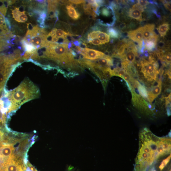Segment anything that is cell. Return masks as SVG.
<instances>
[{"mask_svg": "<svg viewBox=\"0 0 171 171\" xmlns=\"http://www.w3.org/2000/svg\"><path fill=\"white\" fill-rule=\"evenodd\" d=\"M139 149L133 171H147L160 158L171 153L170 134L158 137L147 128L139 134Z\"/></svg>", "mask_w": 171, "mask_h": 171, "instance_id": "6da1fadb", "label": "cell"}, {"mask_svg": "<svg viewBox=\"0 0 171 171\" xmlns=\"http://www.w3.org/2000/svg\"><path fill=\"white\" fill-rule=\"evenodd\" d=\"M35 57L36 60L40 57L48 58L68 70H73L74 72V70H78L80 67L78 60H75L70 52L68 44L48 42L45 47L37 50Z\"/></svg>", "mask_w": 171, "mask_h": 171, "instance_id": "7a4b0ae2", "label": "cell"}, {"mask_svg": "<svg viewBox=\"0 0 171 171\" xmlns=\"http://www.w3.org/2000/svg\"><path fill=\"white\" fill-rule=\"evenodd\" d=\"M39 95L38 88L31 81L27 79L23 81L10 94V111L17 109L23 104L37 98Z\"/></svg>", "mask_w": 171, "mask_h": 171, "instance_id": "3957f363", "label": "cell"}, {"mask_svg": "<svg viewBox=\"0 0 171 171\" xmlns=\"http://www.w3.org/2000/svg\"><path fill=\"white\" fill-rule=\"evenodd\" d=\"M27 28L28 30L23 39L37 50L45 46L48 43L47 37L48 34L44 29L38 26H32L29 23L28 24Z\"/></svg>", "mask_w": 171, "mask_h": 171, "instance_id": "277c9868", "label": "cell"}, {"mask_svg": "<svg viewBox=\"0 0 171 171\" xmlns=\"http://www.w3.org/2000/svg\"><path fill=\"white\" fill-rule=\"evenodd\" d=\"M95 13L96 17H98L97 20L99 24L109 27L114 26L116 18L112 8L103 5H99Z\"/></svg>", "mask_w": 171, "mask_h": 171, "instance_id": "5b68a950", "label": "cell"}, {"mask_svg": "<svg viewBox=\"0 0 171 171\" xmlns=\"http://www.w3.org/2000/svg\"><path fill=\"white\" fill-rule=\"evenodd\" d=\"M141 72L143 76L149 82H154L159 74L157 70L158 65L156 60H143L140 62Z\"/></svg>", "mask_w": 171, "mask_h": 171, "instance_id": "8992f818", "label": "cell"}, {"mask_svg": "<svg viewBox=\"0 0 171 171\" xmlns=\"http://www.w3.org/2000/svg\"><path fill=\"white\" fill-rule=\"evenodd\" d=\"M129 90L132 94V100L135 107L143 113L147 115H152L153 114L152 106L147 103L141 96L136 93L134 88L130 85Z\"/></svg>", "mask_w": 171, "mask_h": 171, "instance_id": "52a82bcc", "label": "cell"}, {"mask_svg": "<svg viewBox=\"0 0 171 171\" xmlns=\"http://www.w3.org/2000/svg\"><path fill=\"white\" fill-rule=\"evenodd\" d=\"M79 54L83 56L84 58L91 60H96L108 56L102 52L87 48H81Z\"/></svg>", "mask_w": 171, "mask_h": 171, "instance_id": "ba28073f", "label": "cell"}, {"mask_svg": "<svg viewBox=\"0 0 171 171\" xmlns=\"http://www.w3.org/2000/svg\"><path fill=\"white\" fill-rule=\"evenodd\" d=\"M95 38H98L102 44H104L109 42L110 36L105 32L99 31H94L88 34L87 36V42Z\"/></svg>", "mask_w": 171, "mask_h": 171, "instance_id": "9c48e42d", "label": "cell"}, {"mask_svg": "<svg viewBox=\"0 0 171 171\" xmlns=\"http://www.w3.org/2000/svg\"><path fill=\"white\" fill-rule=\"evenodd\" d=\"M127 36L134 42L138 43L139 44H142L144 40L142 27H139L136 30L129 32Z\"/></svg>", "mask_w": 171, "mask_h": 171, "instance_id": "30bf717a", "label": "cell"}, {"mask_svg": "<svg viewBox=\"0 0 171 171\" xmlns=\"http://www.w3.org/2000/svg\"><path fill=\"white\" fill-rule=\"evenodd\" d=\"M162 81L160 79L158 81L157 85L152 88V90L148 92L147 100L151 103L154 100L160 95L162 88Z\"/></svg>", "mask_w": 171, "mask_h": 171, "instance_id": "8fae6325", "label": "cell"}, {"mask_svg": "<svg viewBox=\"0 0 171 171\" xmlns=\"http://www.w3.org/2000/svg\"><path fill=\"white\" fill-rule=\"evenodd\" d=\"M12 14L14 20L17 22L25 23L28 20V17L26 11L22 10L19 8H14L12 10Z\"/></svg>", "mask_w": 171, "mask_h": 171, "instance_id": "7c38bea8", "label": "cell"}, {"mask_svg": "<svg viewBox=\"0 0 171 171\" xmlns=\"http://www.w3.org/2000/svg\"><path fill=\"white\" fill-rule=\"evenodd\" d=\"M10 27L9 21L0 13V35L7 36L11 34L9 33Z\"/></svg>", "mask_w": 171, "mask_h": 171, "instance_id": "4fadbf2b", "label": "cell"}, {"mask_svg": "<svg viewBox=\"0 0 171 171\" xmlns=\"http://www.w3.org/2000/svg\"><path fill=\"white\" fill-rule=\"evenodd\" d=\"M144 10L140 8L137 4L134 5L132 8L130 10L129 13V17L133 19L141 21L142 20V12Z\"/></svg>", "mask_w": 171, "mask_h": 171, "instance_id": "5bb4252c", "label": "cell"}, {"mask_svg": "<svg viewBox=\"0 0 171 171\" xmlns=\"http://www.w3.org/2000/svg\"><path fill=\"white\" fill-rule=\"evenodd\" d=\"M93 61L99 66L104 68H111L114 66L113 60L109 56Z\"/></svg>", "mask_w": 171, "mask_h": 171, "instance_id": "9a60e30c", "label": "cell"}, {"mask_svg": "<svg viewBox=\"0 0 171 171\" xmlns=\"http://www.w3.org/2000/svg\"><path fill=\"white\" fill-rule=\"evenodd\" d=\"M155 27L154 24H148L142 27L143 38L145 41L150 39L155 33Z\"/></svg>", "mask_w": 171, "mask_h": 171, "instance_id": "2e32d148", "label": "cell"}, {"mask_svg": "<svg viewBox=\"0 0 171 171\" xmlns=\"http://www.w3.org/2000/svg\"><path fill=\"white\" fill-rule=\"evenodd\" d=\"M66 9L69 16L74 20H78L80 17V14L75 8L70 5H67Z\"/></svg>", "mask_w": 171, "mask_h": 171, "instance_id": "e0dca14e", "label": "cell"}, {"mask_svg": "<svg viewBox=\"0 0 171 171\" xmlns=\"http://www.w3.org/2000/svg\"><path fill=\"white\" fill-rule=\"evenodd\" d=\"M169 26L168 23H164L158 27L157 30L161 37H164L166 36L169 29Z\"/></svg>", "mask_w": 171, "mask_h": 171, "instance_id": "ac0fdd59", "label": "cell"}, {"mask_svg": "<svg viewBox=\"0 0 171 171\" xmlns=\"http://www.w3.org/2000/svg\"><path fill=\"white\" fill-rule=\"evenodd\" d=\"M145 47L146 50L151 51L154 50L157 44L152 40H148L145 41Z\"/></svg>", "mask_w": 171, "mask_h": 171, "instance_id": "d6986e66", "label": "cell"}, {"mask_svg": "<svg viewBox=\"0 0 171 171\" xmlns=\"http://www.w3.org/2000/svg\"><path fill=\"white\" fill-rule=\"evenodd\" d=\"M137 87L140 95L144 98L147 99V98H148V92H147L145 86L141 85L139 83Z\"/></svg>", "mask_w": 171, "mask_h": 171, "instance_id": "ffe728a7", "label": "cell"}, {"mask_svg": "<svg viewBox=\"0 0 171 171\" xmlns=\"http://www.w3.org/2000/svg\"><path fill=\"white\" fill-rule=\"evenodd\" d=\"M107 31L109 36L111 38H118L119 37V33L117 30L114 28L109 27Z\"/></svg>", "mask_w": 171, "mask_h": 171, "instance_id": "44dd1931", "label": "cell"}, {"mask_svg": "<svg viewBox=\"0 0 171 171\" xmlns=\"http://www.w3.org/2000/svg\"><path fill=\"white\" fill-rule=\"evenodd\" d=\"M164 61L167 64H170L171 62V53L169 51L164 52Z\"/></svg>", "mask_w": 171, "mask_h": 171, "instance_id": "7402d4cb", "label": "cell"}, {"mask_svg": "<svg viewBox=\"0 0 171 171\" xmlns=\"http://www.w3.org/2000/svg\"><path fill=\"white\" fill-rule=\"evenodd\" d=\"M137 4L143 10L146 8V7L149 2L147 1H138Z\"/></svg>", "mask_w": 171, "mask_h": 171, "instance_id": "603a6c76", "label": "cell"}, {"mask_svg": "<svg viewBox=\"0 0 171 171\" xmlns=\"http://www.w3.org/2000/svg\"><path fill=\"white\" fill-rule=\"evenodd\" d=\"M88 43H91L94 45H96L102 44L101 41L97 38H94L90 41V42Z\"/></svg>", "mask_w": 171, "mask_h": 171, "instance_id": "cb8c5ba5", "label": "cell"}, {"mask_svg": "<svg viewBox=\"0 0 171 171\" xmlns=\"http://www.w3.org/2000/svg\"><path fill=\"white\" fill-rule=\"evenodd\" d=\"M69 2L72 3L75 5L79 4L81 3L83 4L84 3V1H69Z\"/></svg>", "mask_w": 171, "mask_h": 171, "instance_id": "d4e9b609", "label": "cell"}, {"mask_svg": "<svg viewBox=\"0 0 171 171\" xmlns=\"http://www.w3.org/2000/svg\"><path fill=\"white\" fill-rule=\"evenodd\" d=\"M27 166L29 168V169L31 171H38L29 162H28L27 163Z\"/></svg>", "mask_w": 171, "mask_h": 171, "instance_id": "484cf974", "label": "cell"}, {"mask_svg": "<svg viewBox=\"0 0 171 171\" xmlns=\"http://www.w3.org/2000/svg\"><path fill=\"white\" fill-rule=\"evenodd\" d=\"M1 127H0V144L2 143V142L4 140V133L1 130Z\"/></svg>", "mask_w": 171, "mask_h": 171, "instance_id": "4316f807", "label": "cell"}, {"mask_svg": "<svg viewBox=\"0 0 171 171\" xmlns=\"http://www.w3.org/2000/svg\"><path fill=\"white\" fill-rule=\"evenodd\" d=\"M163 4H164L165 7L167 9H168L170 11H171V7H170V4L169 2H164Z\"/></svg>", "mask_w": 171, "mask_h": 171, "instance_id": "83f0119b", "label": "cell"}, {"mask_svg": "<svg viewBox=\"0 0 171 171\" xmlns=\"http://www.w3.org/2000/svg\"><path fill=\"white\" fill-rule=\"evenodd\" d=\"M81 42V41H80L75 40L73 41V42H72V43L74 45L79 47Z\"/></svg>", "mask_w": 171, "mask_h": 171, "instance_id": "f1b7e54d", "label": "cell"}, {"mask_svg": "<svg viewBox=\"0 0 171 171\" xmlns=\"http://www.w3.org/2000/svg\"><path fill=\"white\" fill-rule=\"evenodd\" d=\"M80 47L82 48L85 49L87 47V46L86 44L84 43H82V42H81Z\"/></svg>", "mask_w": 171, "mask_h": 171, "instance_id": "f546056e", "label": "cell"}]
</instances>
